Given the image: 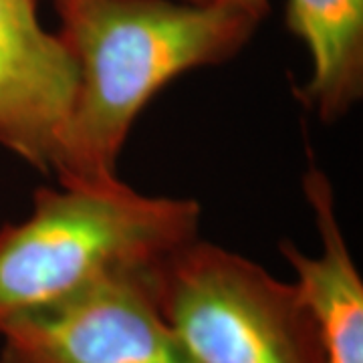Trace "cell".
Here are the masks:
<instances>
[{
    "mask_svg": "<svg viewBox=\"0 0 363 363\" xmlns=\"http://www.w3.org/2000/svg\"><path fill=\"white\" fill-rule=\"evenodd\" d=\"M303 190L319 228L321 255L309 257L289 240L281 252L297 272L295 285L311 309L327 363H363V281L339 226L331 182L311 164Z\"/></svg>",
    "mask_w": 363,
    "mask_h": 363,
    "instance_id": "8992f818",
    "label": "cell"
},
{
    "mask_svg": "<svg viewBox=\"0 0 363 363\" xmlns=\"http://www.w3.org/2000/svg\"><path fill=\"white\" fill-rule=\"evenodd\" d=\"M230 2L242 6L245 11H248L250 14H255L260 21H262L264 14L269 13V0H230Z\"/></svg>",
    "mask_w": 363,
    "mask_h": 363,
    "instance_id": "ba28073f",
    "label": "cell"
},
{
    "mask_svg": "<svg viewBox=\"0 0 363 363\" xmlns=\"http://www.w3.org/2000/svg\"><path fill=\"white\" fill-rule=\"evenodd\" d=\"M152 269L105 277L0 329V363H198L157 307Z\"/></svg>",
    "mask_w": 363,
    "mask_h": 363,
    "instance_id": "277c9868",
    "label": "cell"
},
{
    "mask_svg": "<svg viewBox=\"0 0 363 363\" xmlns=\"http://www.w3.org/2000/svg\"><path fill=\"white\" fill-rule=\"evenodd\" d=\"M152 285L198 363H327L298 286L242 255L196 238L157 262Z\"/></svg>",
    "mask_w": 363,
    "mask_h": 363,
    "instance_id": "3957f363",
    "label": "cell"
},
{
    "mask_svg": "<svg viewBox=\"0 0 363 363\" xmlns=\"http://www.w3.org/2000/svg\"><path fill=\"white\" fill-rule=\"evenodd\" d=\"M286 26L309 49L313 75L298 101L327 123L363 93V0H289Z\"/></svg>",
    "mask_w": 363,
    "mask_h": 363,
    "instance_id": "52a82bcc",
    "label": "cell"
},
{
    "mask_svg": "<svg viewBox=\"0 0 363 363\" xmlns=\"http://www.w3.org/2000/svg\"><path fill=\"white\" fill-rule=\"evenodd\" d=\"M186 2H210V0H186Z\"/></svg>",
    "mask_w": 363,
    "mask_h": 363,
    "instance_id": "9c48e42d",
    "label": "cell"
},
{
    "mask_svg": "<svg viewBox=\"0 0 363 363\" xmlns=\"http://www.w3.org/2000/svg\"><path fill=\"white\" fill-rule=\"evenodd\" d=\"M75 89V61L37 2L0 0V145L49 174Z\"/></svg>",
    "mask_w": 363,
    "mask_h": 363,
    "instance_id": "5b68a950",
    "label": "cell"
},
{
    "mask_svg": "<svg viewBox=\"0 0 363 363\" xmlns=\"http://www.w3.org/2000/svg\"><path fill=\"white\" fill-rule=\"evenodd\" d=\"M77 89L51 172L67 188L116 184L135 117L172 79L224 63L260 18L230 0H55Z\"/></svg>",
    "mask_w": 363,
    "mask_h": 363,
    "instance_id": "6da1fadb",
    "label": "cell"
},
{
    "mask_svg": "<svg viewBox=\"0 0 363 363\" xmlns=\"http://www.w3.org/2000/svg\"><path fill=\"white\" fill-rule=\"evenodd\" d=\"M200 204L107 188H39L26 220L0 228V329L117 272L156 267L198 238Z\"/></svg>",
    "mask_w": 363,
    "mask_h": 363,
    "instance_id": "7a4b0ae2",
    "label": "cell"
}]
</instances>
